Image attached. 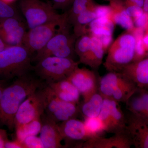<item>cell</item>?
I'll return each mask as SVG.
<instances>
[{"mask_svg":"<svg viewBox=\"0 0 148 148\" xmlns=\"http://www.w3.org/2000/svg\"><path fill=\"white\" fill-rule=\"evenodd\" d=\"M40 86L39 81L26 75L18 77L12 84L5 88L0 100V124L13 130L14 116L19 106Z\"/></svg>","mask_w":148,"mask_h":148,"instance_id":"obj_1","label":"cell"},{"mask_svg":"<svg viewBox=\"0 0 148 148\" xmlns=\"http://www.w3.org/2000/svg\"><path fill=\"white\" fill-rule=\"evenodd\" d=\"M31 54L23 45L10 46L0 51V79L27 75L32 68Z\"/></svg>","mask_w":148,"mask_h":148,"instance_id":"obj_2","label":"cell"},{"mask_svg":"<svg viewBox=\"0 0 148 148\" xmlns=\"http://www.w3.org/2000/svg\"><path fill=\"white\" fill-rule=\"evenodd\" d=\"M136 40L128 31L122 34L115 40L108 51L103 64L108 72H120L127 64L132 62L135 53Z\"/></svg>","mask_w":148,"mask_h":148,"instance_id":"obj_3","label":"cell"},{"mask_svg":"<svg viewBox=\"0 0 148 148\" xmlns=\"http://www.w3.org/2000/svg\"><path fill=\"white\" fill-rule=\"evenodd\" d=\"M79 64L73 58L48 56L38 61L34 69L48 84L67 79Z\"/></svg>","mask_w":148,"mask_h":148,"instance_id":"obj_4","label":"cell"},{"mask_svg":"<svg viewBox=\"0 0 148 148\" xmlns=\"http://www.w3.org/2000/svg\"><path fill=\"white\" fill-rule=\"evenodd\" d=\"M67 12L59 19L29 29L24 36L22 45L32 54L44 47L57 32L69 25Z\"/></svg>","mask_w":148,"mask_h":148,"instance_id":"obj_5","label":"cell"},{"mask_svg":"<svg viewBox=\"0 0 148 148\" xmlns=\"http://www.w3.org/2000/svg\"><path fill=\"white\" fill-rule=\"evenodd\" d=\"M43 105L44 112L57 123L76 118L79 112L77 104L63 101L54 94L50 87L39 90Z\"/></svg>","mask_w":148,"mask_h":148,"instance_id":"obj_6","label":"cell"},{"mask_svg":"<svg viewBox=\"0 0 148 148\" xmlns=\"http://www.w3.org/2000/svg\"><path fill=\"white\" fill-rule=\"evenodd\" d=\"M19 6L29 29L59 19L64 14L57 13L50 3L41 0H20Z\"/></svg>","mask_w":148,"mask_h":148,"instance_id":"obj_7","label":"cell"},{"mask_svg":"<svg viewBox=\"0 0 148 148\" xmlns=\"http://www.w3.org/2000/svg\"><path fill=\"white\" fill-rule=\"evenodd\" d=\"M77 37L71 34L69 26L57 32L44 47L37 52L35 60L37 61L48 56L73 58Z\"/></svg>","mask_w":148,"mask_h":148,"instance_id":"obj_8","label":"cell"},{"mask_svg":"<svg viewBox=\"0 0 148 148\" xmlns=\"http://www.w3.org/2000/svg\"><path fill=\"white\" fill-rule=\"evenodd\" d=\"M99 79L94 71L78 66L67 79L76 88L86 102L98 92Z\"/></svg>","mask_w":148,"mask_h":148,"instance_id":"obj_9","label":"cell"},{"mask_svg":"<svg viewBox=\"0 0 148 148\" xmlns=\"http://www.w3.org/2000/svg\"><path fill=\"white\" fill-rule=\"evenodd\" d=\"M58 124L63 141L65 142V148H82L83 144L90 138L86 130L84 121L76 118Z\"/></svg>","mask_w":148,"mask_h":148,"instance_id":"obj_10","label":"cell"},{"mask_svg":"<svg viewBox=\"0 0 148 148\" xmlns=\"http://www.w3.org/2000/svg\"><path fill=\"white\" fill-rule=\"evenodd\" d=\"M44 112L42 99L38 89L29 95L19 106L14 116V128L41 116Z\"/></svg>","mask_w":148,"mask_h":148,"instance_id":"obj_11","label":"cell"},{"mask_svg":"<svg viewBox=\"0 0 148 148\" xmlns=\"http://www.w3.org/2000/svg\"><path fill=\"white\" fill-rule=\"evenodd\" d=\"M27 32L19 17L0 18V38L7 45H22Z\"/></svg>","mask_w":148,"mask_h":148,"instance_id":"obj_12","label":"cell"},{"mask_svg":"<svg viewBox=\"0 0 148 148\" xmlns=\"http://www.w3.org/2000/svg\"><path fill=\"white\" fill-rule=\"evenodd\" d=\"M125 129L135 148H148V120L130 113Z\"/></svg>","mask_w":148,"mask_h":148,"instance_id":"obj_13","label":"cell"},{"mask_svg":"<svg viewBox=\"0 0 148 148\" xmlns=\"http://www.w3.org/2000/svg\"><path fill=\"white\" fill-rule=\"evenodd\" d=\"M114 134L109 138L99 136L90 138L83 144L82 148H130L133 146L125 128Z\"/></svg>","mask_w":148,"mask_h":148,"instance_id":"obj_14","label":"cell"},{"mask_svg":"<svg viewBox=\"0 0 148 148\" xmlns=\"http://www.w3.org/2000/svg\"><path fill=\"white\" fill-rule=\"evenodd\" d=\"M42 127L40 138L44 148H65L62 145L63 138L58 123L47 116L44 112L41 116Z\"/></svg>","mask_w":148,"mask_h":148,"instance_id":"obj_15","label":"cell"},{"mask_svg":"<svg viewBox=\"0 0 148 148\" xmlns=\"http://www.w3.org/2000/svg\"><path fill=\"white\" fill-rule=\"evenodd\" d=\"M120 73L138 88H148V57L133 61L124 66Z\"/></svg>","mask_w":148,"mask_h":148,"instance_id":"obj_16","label":"cell"},{"mask_svg":"<svg viewBox=\"0 0 148 148\" xmlns=\"http://www.w3.org/2000/svg\"><path fill=\"white\" fill-rule=\"evenodd\" d=\"M125 103L130 113L148 120V89L138 88Z\"/></svg>","mask_w":148,"mask_h":148,"instance_id":"obj_17","label":"cell"},{"mask_svg":"<svg viewBox=\"0 0 148 148\" xmlns=\"http://www.w3.org/2000/svg\"><path fill=\"white\" fill-rule=\"evenodd\" d=\"M130 81L121 73L108 72L99 79L98 92L103 98H112L113 91L121 84Z\"/></svg>","mask_w":148,"mask_h":148,"instance_id":"obj_18","label":"cell"},{"mask_svg":"<svg viewBox=\"0 0 148 148\" xmlns=\"http://www.w3.org/2000/svg\"><path fill=\"white\" fill-rule=\"evenodd\" d=\"M47 84L54 94L61 100L76 104L79 102L80 96L79 91L68 79Z\"/></svg>","mask_w":148,"mask_h":148,"instance_id":"obj_19","label":"cell"},{"mask_svg":"<svg viewBox=\"0 0 148 148\" xmlns=\"http://www.w3.org/2000/svg\"><path fill=\"white\" fill-rule=\"evenodd\" d=\"M112 12L110 19L115 25H119L126 31L133 29L134 22L132 18L128 16L123 0H109Z\"/></svg>","mask_w":148,"mask_h":148,"instance_id":"obj_20","label":"cell"},{"mask_svg":"<svg viewBox=\"0 0 148 148\" xmlns=\"http://www.w3.org/2000/svg\"><path fill=\"white\" fill-rule=\"evenodd\" d=\"M90 35L91 42L90 49L79 62L92 69H97L103 63L105 52L99 38L94 35Z\"/></svg>","mask_w":148,"mask_h":148,"instance_id":"obj_21","label":"cell"},{"mask_svg":"<svg viewBox=\"0 0 148 148\" xmlns=\"http://www.w3.org/2000/svg\"><path fill=\"white\" fill-rule=\"evenodd\" d=\"M125 126L126 116L119 103L112 99L110 123L107 132L114 134L125 129Z\"/></svg>","mask_w":148,"mask_h":148,"instance_id":"obj_22","label":"cell"},{"mask_svg":"<svg viewBox=\"0 0 148 148\" xmlns=\"http://www.w3.org/2000/svg\"><path fill=\"white\" fill-rule=\"evenodd\" d=\"M96 3L90 8L86 10L77 16L72 26L73 27L74 34L77 38L87 34L88 24L96 18L95 12Z\"/></svg>","mask_w":148,"mask_h":148,"instance_id":"obj_23","label":"cell"},{"mask_svg":"<svg viewBox=\"0 0 148 148\" xmlns=\"http://www.w3.org/2000/svg\"><path fill=\"white\" fill-rule=\"evenodd\" d=\"M115 24L110 18H96L88 24L87 33L94 36L113 35Z\"/></svg>","mask_w":148,"mask_h":148,"instance_id":"obj_24","label":"cell"},{"mask_svg":"<svg viewBox=\"0 0 148 148\" xmlns=\"http://www.w3.org/2000/svg\"><path fill=\"white\" fill-rule=\"evenodd\" d=\"M41 116L37 117L26 124L15 127L16 139L23 143L27 137L39 134L42 127Z\"/></svg>","mask_w":148,"mask_h":148,"instance_id":"obj_25","label":"cell"},{"mask_svg":"<svg viewBox=\"0 0 148 148\" xmlns=\"http://www.w3.org/2000/svg\"><path fill=\"white\" fill-rule=\"evenodd\" d=\"M104 98L98 92L79 108L84 117H97L99 116L103 106Z\"/></svg>","mask_w":148,"mask_h":148,"instance_id":"obj_26","label":"cell"},{"mask_svg":"<svg viewBox=\"0 0 148 148\" xmlns=\"http://www.w3.org/2000/svg\"><path fill=\"white\" fill-rule=\"evenodd\" d=\"M138 88L130 81L121 84L114 89L112 99L119 103H125Z\"/></svg>","mask_w":148,"mask_h":148,"instance_id":"obj_27","label":"cell"},{"mask_svg":"<svg viewBox=\"0 0 148 148\" xmlns=\"http://www.w3.org/2000/svg\"><path fill=\"white\" fill-rule=\"evenodd\" d=\"M94 0H74L71 9L67 12L69 24L73 25L77 16L95 5Z\"/></svg>","mask_w":148,"mask_h":148,"instance_id":"obj_28","label":"cell"},{"mask_svg":"<svg viewBox=\"0 0 148 148\" xmlns=\"http://www.w3.org/2000/svg\"><path fill=\"white\" fill-rule=\"evenodd\" d=\"M84 119L83 121L85 127L90 138L101 136V134L105 132L104 124L98 117H84Z\"/></svg>","mask_w":148,"mask_h":148,"instance_id":"obj_29","label":"cell"},{"mask_svg":"<svg viewBox=\"0 0 148 148\" xmlns=\"http://www.w3.org/2000/svg\"><path fill=\"white\" fill-rule=\"evenodd\" d=\"M91 37L90 34H86L77 37L75 44V53L79 60L86 55L91 46Z\"/></svg>","mask_w":148,"mask_h":148,"instance_id":"obj_30","label":"cell"},{"mask_svg":"<svg viewBox=\"0 0 148 148\" xmlns=\"http://www.w3.org/2000/svg\"><path fill=\"white\" fill-rule=\"evenodd\" d=\"M112 98H104L103 106L98 117L100 119L105 127V131L107 132L110 123V114L111 109Z\"/></svg>","mask_w":148,"mask_h":148,"instance_id":"obj_31","label":"cell"},{"mask_svg":"<svg viewBox=\"0 0 148 148\" xmlns=\"http://www.w3.org/2000/svg\"><path fill=\"white\" fill-rule=\"evenodd\" d=\"M12 17H18L16 9L11 5L0 0V18Z\"/></svg>","mask_w":148,"mask_h":148,"instance_id":"obj_32","label":"cell"},{"mask_svg":"<svg viewBox=\"0 0 148 148\" xmlns=\"http://www.w3.org/2000/svg\"><path fill=\"white\" fill-rule=\"evenodd\" d=\"M143 38V37L135 38L136 44L133 61H140L148 57V51L146 50L143 45L142 41Z\"/></svg>","mask_w":148,"mask_h":148,"instance_id":"obj_33","label":"cell"},{"mask_svg":"<svg viewBox=\"0 0 148 148\" xmlns=\"http://www.w3.org/2000/svg\"><path fill=\"white\" fill-rule=\"evenodd\" d=\"M95 12L96 18H107L110 19L112 10L110 5H101L96 3Z\"/></svg>","mask_w":148,"mask_h":148,"instance_id":"obj_34","label":"cell"},{"mask_svg":"<svg viewBox=\"0 0 148 148\" xmlns=\"http://www.w3.org/2000/svg\"><path fill=\"white\" fill-rule=\"evenodd\" d=\"M23 143L24 148H44L40 138L37 135L27 137Z\"/></svg>","mask_w":148,"mask_h":148,"instance_id":"obj_35","label":"cell"},{"mask_svg":"<svg viewBox=\"0 0 148 148\" xmlns=\"http://www.w3.org/2000/svg\"><path fill=\"white\" fill-rule=\"evenodd\" d=\"M134 26L138 28H142L145 31L148 30V13H144L137 18L133 19Z\"/></svg>","mask_w":148,"mask_h":148,"instance_id":"obj_36","label":"cell"},{"mask_svg":"<svg viewBox=\"0 0 148 148\" xmlns=\"http://www.w3.org/2000/svg\"><path fill=\"white\" fill-rule=\"evenodd\" d=\"M125 6L127 14L128 16L132 18V20L141 16L144 13L143 8L138 6L131 5Z\"/></svg>","mask_w":148,"mask_h":148,"instance_id":"obj_37","label":"cell"},{"mask_svg":"<svg viewBox=\"0 0 148 148\" xmlns=\"http://www.w3.org/2000/svg\"><path fill=\"white\" fill-rule=\"evenodd\" d=\"M95 36L98 37L101 40L105 53H106L113 42V35H102Z\"/></svg>","mask_w":148,"mask_h":148,"instance_id":"obj_38","label":"cell"},{"mask_svg":"<svg viewBox=\"0 0 148 148\" xmlns=\"http://www.w3.org/2000/svg\"><path fill=\"white\" fill-rule=\"evenodd\" d=\"M55 10H65L72 5L74 0H52Z\"/></svg>","mask_w":148,"mask_h":148,"instance_id":"obj_39","label":"cell"},{"mask_svg":"<svg viewBox=\"0 0 148 148\" xmlns=\"http://www.w3.org/2000/svg\"><path fill=\"white\" fill-rule=\"evenodd\" d=\"M5 148H24L23 143L16 140L13 141L8 140L5 145Z\"/></svg>","mask_w":148,"mask_h":148,"instance_id":"obj_40","label":"cell"},{"mask_svg":"<svg viewBox=\"0 0 148 148\" xmlns=\"http://www.w3.org/2000/svg\"><path fill=\"white\" fill-rule=\"evenodd\" d=\"M8 140L6 130L0 128V148H5L6 142Z\"/></svg>","mask_w":148,"mask_h":148,"instance_id":"obj_41","label":"cell"},{"mask_svg":"<svg viewBox=\"0 0 148 148\" xmlns=\"http://www.w3.org/2000/svg\"><path fill=\"white\" fill-rule=\"evenodd\" d=\"M125 6L136 5L143 8L144 4V0H123Z\"/></svg>","mask_w":148,"mask_h":148,"instance_id":"obj_42","label":"cell"},{"mask_svg":"<svg viewBox=\"0 0 148 148\" xmlns=\"http://www.w3.org/2000/svg\"><path fill=\"white\" fill-rule=\"evenodd\" d=\"M143 45L145 49L148 51V30L145 31L142 39Z\"/></svg>","mask_w":148,"mask_h":148,"instance_id":"obj_43","label":"cell"},{"mask_svg":"<svg viewBox=\"0 0 148 148\" xmlns=\"http://www.w3.org/2000/svg\"><path fill=\"white\" fill-rule=\"evenodd\" d=\"M10 46L7 45L3 41V40L1 39L0 38V51L4 49L5 48L7 47H8Z\"/></svg>","mask_w":148,"mask_h":148,"instance_id":"obj_44","label":"cell"},{"mask_svg":"<svg viewBox=\"0 0 148 148\" xmlns=\"http://www.w3.org/2000/svg\"><path fill=\"white\" fill-rule=\"evenodd\" d=\"M143 8L144 12L148 13V0H144Z\"/></svg>","mask_w":148,"mask_h":148,"instance_id":"obj_45","label":"cell"},{"mask_svg":"<svg viewBox=\"0 0 148 148\" xmlns=\"http://www.w3.org/2000/svg\"><path fill=\"white\" fill-rule=\"evenodd\" d=\"M3 80L0 79V100H1V97L2 95L3 90L5 88L3 85Z\"/></svg>","mask_w":148,"mask_h":148,"instance_id":"obj_46","label":"cell"},{"mask_svg":"<svg viewBox=\"0 0 148 148\" xmlns=\"http://www.w3.org/2000/svg\"><path fill=\"white\" fill-rule=\"evenodd\" d=\"M1 1L4 2L5 3H6L11 5L12 4L14 3L16 0H1Z\"/></svg>","mask_w":148,"mask_h":148,"instance_id":"obj_47","label":"cell"},{"mask_svg":"<svg viewBox=\"0 0 148 148\" xmlns=\"http://www.w3.org/2000/svg\"><path fill=\"white\" fill-rule=\"evenodd\" d=\"M105 1H109V0H104Z\"/></svg>","mask_w":148,"mask_h":148,"instance_id":"obj_48","label":"cell"}]
</instances>
